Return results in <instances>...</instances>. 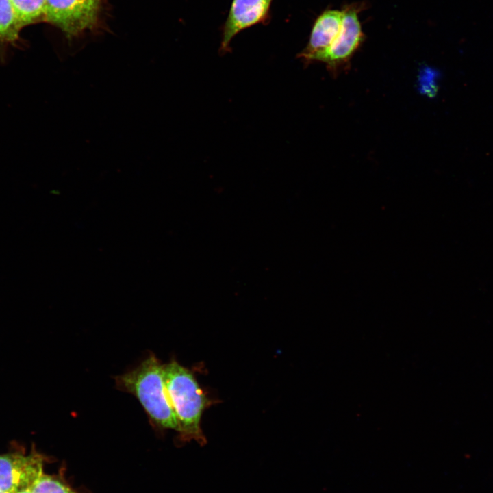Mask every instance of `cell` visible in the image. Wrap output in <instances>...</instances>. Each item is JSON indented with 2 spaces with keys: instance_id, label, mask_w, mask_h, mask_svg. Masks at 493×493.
Returning a JSON list of instances; mask_svg holds the SVG:
<instances>
[{
  "instance_id": "obj_1",
  "label": "cell",
  "mask_w": 493,
  "mask_h": 493,
  "mask_svg": "<svg viewBox=\"0 0 493 493\" xmlns=\"http://www.w3.org/2000/svg\"><path fill=\"white\" fill-rule=\"evenodd\" d=\"M115 382L118 389L137 398L155 427L179 432V423L166 390L164 364L154 354L130 371L116 376Z\"/></svg>"
},
{
  "instance_id": "obj_2",
  "label": "cell",
  "mask_w": 493,
  "mask_h": 493,
  "mask_svg": "<svg viewBox=\"0 0 493 493\" xmlns=\"http://www.w3.org/2000/svg\"><path fill=\"white\" fill-rule=\"evenodd\" d=\"M165 386L177 419L181 438L205 444L200 427L207 399L192 373L176 361L164 364Z\"/></svg>"
},
{
  "instance_id": "obj_3",
  "label": "cell",
  "mask_w": 493,
  "mask_h": 493,
  "mask_svg": "<svg viewBox=\"0 0 493 493\" xmlns=\"http://www.w3.org/2000/svg\"><path fill=\"white\" fill-rule=\"evenodd\" d=\"M99 8V0H46L44 21L75 36L94 26Z\"/></svg>"
},
{
  "instance_id": "obj_4",
  "label": "cell",
  "mask_w": 493,
  "mask_h": 493,
  "mask_svg": "<svg viewBox=\"0 0 493 493\" xmlns=\"http://www.w3.org/2000/svg\"><path fill=\"white\" fill-rule=\"evenodd\" d=\"M363 5H346L342 10L340 32L323 58L329 71L333 75L348 66L351 57L364 39L358 13Z\"/></svg>"
},
{
  "instance_id": "obj_5",
  "label": "cell",
  "mask_w": 493,
  "mask_h": 493,
  "mask_svg": "<svg viewBox=\"0 0 493 493\" xmlns=\"http://www.w3.org/2000/svg\"><path fill=\"white\" fill-rule=\"evenodd\" d=\"M44 457L32 451L0 455V490L14 493L31 488L43 474Z\"/></svg>"
},
{
  "instance_id": "obj_6",
  "label": "cell",
  "mask_w": 493,
  "mask_h": 493,
  "mask_svg": "<svg viewBox=\"0 0 493 493\" xmlns=\"http://www.w3.org/2000/svg\"><path fill=\"white\" fill-rule=\"evenodd\" d=\"M273 0H233L223 27L220 52L229 51V44L240 31L268 21Z\"/></svg>"
},
{
  "instance_id": "obj_7",
  "label": "cell",
  "mask_w": 493,
  "mask_h": 493,
  "mask_svg": "<svg viewBox=\"0 0 493 493\" xmlns=\"http://www.w3.org/2000/svg\"><path fill=\"white\" fill-rule=\"evenodd\" d=\"M342 20V10L323 12L314 23L306 47L298 57L306 62H322L340 32Z\"/></svg>"
},
{
  "instance_id": "obj_8",
  "label": "cell",
  "mask_w": 493,
  "mask_h": 493,
  "mask_svg": "<svg viewBox=\"0 0 493 493\" xmlns=\"http://www.w3.org/2000/svg\"><path fill=\"white\" fill-rule=\"evenodd\" d=\"M21 29L10 0H0V45L15 44Z\"/></svg>"
},
{
  "instance_id": "obj_9",
  "label": "cell",
  "mask_w": 493,
  "mask_h": 493,
  "mask_svg": "<svg viewBox=\"0 0 493 493\" xmlns=\"http://www.w3.org/2000/svg\"><path fill=\"white\" fill-rule=\"evenodd\" d=\"M18 23L23 27L44 21L46 0H10Z\"/></svg>"
},
{
  "instance_id": "obj_10",
  "label": "cell",
  "mask_w": 493,
  "mask_h": 493,
  "mask_svg": "<svg viewBox=\"0 0 493 493\" xmlns=\"http://www.w3.org/2000/svg\"><path fill=\"white\" fill-rule=\"evenodd\" d=\"M31 493H75L51 475L42 474L31 488Z\"/></svg>"
},
{
  "instance_id": "obj_11",
  "label": "cell",
  "mask_w": 493,
  "mask_h": 493,
  "mask_svg": "<svg viewBox=\"0 0 493 493\" xmlns=\"http://www.w3.org/2000/svg\"><path fill=\"white\" fill-rule=\"evenodd\" d=\"M14 493H31V488H25L18 490Z\"/></svg>"
},
{
  "instance_id": "obj_12",
  "label": "cell",
  "mask_w": 493,
  "mask_h": 493,
  "mask_svg": "<svg viewBox=\"0 0 493 493\" xmlns=\"http://www.w3.org/2000/svg\"><path fill=\"white\" fill-rule=\"evenodd\" d=\"M0 493H10V492H4V491H1V490H0Z\"/></svg>"
}]
</instances>
